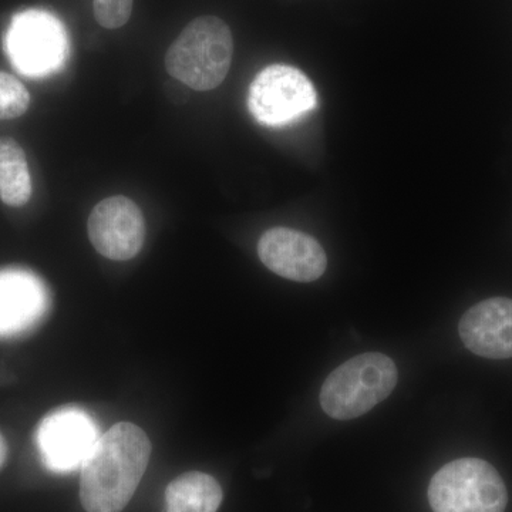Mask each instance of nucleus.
Segmentation results:
<instances>
[{
    "mask_svg": "<svg viewBox=\"0 0 512 512\" xmlns=\"http://www.w3.org/2000/svg\"><path fill=\"white\" fill-rule=\"evenodd\" d=\"M151 441L133 423L116 424L100 436L80 468V501L87 512H121L146 474Z\"/></svg>",
    "mask_w": 512,
    "mask_h": 512,
    "instance_id": "obj_1",
    "label": "nucleus"
},
{
    "mask_svg": "<svg viewBox=\"0 0 512 512\" xmlns=\"http://www.w3.org/2000/svg\"><path fill=\"white\" fill-rule=\"evenodd\" d=\"M234 39L227 23L202 16L175 39L165 56L167 72L198 92L217 89L229 72Z\"/></svg>",
    "mask_w": 512,
    "mask_h": 512,
    "instance_id": "obj_2",
    "label": "nucleus"
},
{
    "mask_svg": "<svg viewBox=\"0 0 512 512\" xmlns=\"http://www.w3.org/2000/svg\"><path fill=\"white\" fill-rule=\"evenodd\" d=\"M397 380L399 373L389 356L362 353L330 373L320 390V406L332 419H357L386 400Z\"/></svg>",
    "mask_w": 512,
    "mask_h": 512,
    "instance_id": "obj_3",
    "label": "nucleus"
},
{
    "mask_svg": "<svg viewBox=\"0 0 512 512\" xmlns=\"http://www.w3.org/2000/svg\"><path fill=\"white\" fill-rule=\"evenodd\" d=\"M429 501L434 512H504L508 494L491 464L480 458H460L437 471Z\"/></svg>",
    "mask_w": 512,
    "mask_h": 512,
    "instance_id": "obj_4",
    "label": "nucleus"
},
{
    "mask_svg": "<svg viewBox=\"0 0 512 512\" xmlns=\"http://www.w3.org/2000/svg\"><path fill=\"white\" fill-rule=\"evenodd\" d=\"M318 103L311 80L292 66L272 64L249 87L248 106L258 123L284 127L312 111Z\"/></svg>",
    "mask_w": 512,
    "mask_h": 512,
    "instance_id": "obj_5",
    "label": "nucleus"
},
{
    "mask_svg": "<svg viewBox=\"0 0 512 512\" xmlns=\"http://www.w3.org/2000/svg\"><path fill=\"white\" fill-rule=\"evenodd\" d=\"M6 52L20 73L46 76L66 60L69 43L62 23L42 10L19 13L6 33Z\"/></svg>",
    "mask_w": 512,
    "mask_h": 512,
    "instance_id": "obj_6",
    "label": "nucleus"
},
{
    "mask_svg": "<svg viewBox=\"0 0 512 512\" xmlns=\"http://www.w3.org/2000/svg\"><path fill=\"white\" fill-rule=\"evenodd\" d=\"M100 439L92 417L76 407H63L49 414L37 430V446L43 463L55 473H72Z\"/></svg>",
    "mask_w": 512,
    "mask_h": 512,
    "instance_id": "obj_7",
    "label": "nucleus"
},
{
    "mask_svg": "<svg viewBox=\"0 0 512 512\" xmlns=\"http://www.w3.org/2000/svg\"><path fill=\"white\" fill-rule=\"evenodd\" d=\"M93 247L111 261H128L140 254L146 241V220L136 202L123 195L106 198L89 217Z\"/></svg>",
    "mask_w": 512,
    "mask_h": 512,
    "instance_id": "obj_8",
    "label": "nucleus"
},
{
    "mask_svg": "<svg viewBox=\"0 0 512 512\" xmlns=\"http://www.w3.org/2000/svg\"><path fill=\"white\" fill-rule=\"evenodd\" d=\"M262 264L295 282H313L325 274L328 256L311 235L291 228H271L258 242Z\"/></svg>",
    "mask_w": 512,
    "mask_h": 512,
    "instance_id": "obj_9",
    "label": "nucleus"
},
{
    "mask_svg": "<svg viewBox=\"0 0 512 512\" xmlns=\"http://www.w3.org/2000/svg\"><path fill=\"white\" fill-rule=\"evenodd\" d=\"M464 345L487 359L512 357V299L491 298L464 313L458 325Z\"/></svg>",
    "mask_w": 512,
    "mask_h": 512,
    "instance_id": "obj_10",
    "label": "nucleus"
},
{
    "mask_svg": "<svg viewBox=\"0 0 512 512\" xmlns=\"http://www.w3.org/2000/svg\"><path fill=\"white\" fill-rule=\"evenodd\" d=\"M47 309L45 286L25 271L0 272V336L32 328Z\"/></svg>",
    "mask_w": 512,
    "mask_h": 512,
    "instance_id": "obj_11",
    "label": "nucleus"
},
{
    "mask_svg": "<svg viewBox=\"0 0 512 512\" xmlns=\"http://www.w3.org/2000/svg\"><path fill=\"white\" fill-rule=\"evenodd\" d=\"M222 498L220 483L201 471L175 478L165 490L167 512H217Z\"/></svg>",
    "mask_w": 512,
    "mask_h": 512,
    "instance_id": "obj_12",
    "label": "nucleus"
},
{
    "mask_svg": "<svg viewBox=\"0 0 512 512\" xmlns=\"http://www.w3.org/2000/svg\"><path fill=\"white\" fill-rule=\"evenodd\" d=\"M32 197V177L25 151L13 138L0 137V200L23 207Z\"/></svg>",
    "mask_w": 512,
    "mask_h": 512,
    "instance_id": "obj_13",
    "label": "nucleus"
},
{
    "mask_svg": "<svg viewBox=\"0 0 512 512\" xmlns=\"http://www.w3.org/2000/svg\"><path fill=\"white\" fill-rule=\"evenodd\" d=\"M30 94L22 82L0 72V120L18 119L28 111Z\"/></svg>",
    "mask_w": 512,
    "mask_h": 512,
    "instance_id": "obj_14",
    "label": "nucleus"
},
{
    "mask_svg": "<svg viewBox=\"0 0 512 512\" xmlns=\"http://www.w3.org/2000/svg\"><path fill=\"white\" fill-rule=\"evenodd\" d=\"M133 5L134 0H94V16L103 28L119 29L130 19Z\"/></svg>",
    "mask_w": 512,
    "mask_h": 512,
    "instance_id": "obj_15",
    "label": "nucleus"
},
{
    "mask_svg": "<svg viewBox=\"0 0 512 512\" xmlns=\"http://www.w3.org/2000/svg\"><path fill=\"white\" fill-rule=\"evenodd\" d=\"M6 458H8V444H6L5 437L0 433V468L6 463Z\"/></svg>",
    "mask_w": 512,
    "mask_h": 512,
    "instance_id": "obj_16",
    "label": "nucleus"
}]
</instances>
